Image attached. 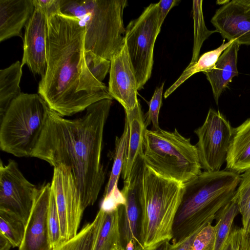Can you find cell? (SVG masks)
<instances>
[{
	"mask_svg": "<svg viewBox=\"0 0 250 250\" xmlns=\"http://www.w3.org/2000/svg\"><path fill=\"white\" fill-rule=\"evenodd\" d=\"M85 27L62 12L47 17V67L38 94L50 109L62 116L83 111L93 104L113 98L108 88L97 80L85 58Z\"/></svg>",
	"mask_w": 250,
	"mask_h": 250,
	"instance_id": "cell-1",
	"label": "cell"
},
{
	"mask_svg": "<svg viewBox=\"0 0 250 250\" xmlns=\"http://www.w3.org/2000/svg\"><path fill=\"white\" fill-rule=\"evenodd\" d=\"M112 100L103 99L86 108L81 118L67 119L49 108L41 136L31 157L54 167L69 168L85 209L96 201L104 182L101 163L104 125Z\"/></svg>",
	"mask_w": 250,
	"mask_h": 250,
	"instance_id": "cell-2",
	"label": "cell"
},
{
	"mask_svg": "<svg viewBox=\"0 0 250 250\" xmlns=\"http://www.w3.org/2000/svg\"><path fill=\"white\" fill-rule=\"evenodd\" d=\"M240 180L239 173L229 170L204 171L184 184L171 244L182 242L212 223L219 210L231 200Z\"/></svg>",
	"mask_w": 250,
	"mask_h": 250,
	"instance_id": "cell-3",
	"label": "cell"
},
{
	"mask_svg": "<svg viewBox=\"0 0 250 250\" xmlns=\"http://www.w3.org/2000/svg\"><path fill=\"white\" fill-rule=\"evenodd\" d=\"M183 192V184L160 175L145 164L139 234L145 250H155L172 240Z\"/></svg>",
	"mask_w": 250,
	"mask_h": 250,
	"instance_id": "cell-4",
	"label": "cell"
},
{
	"mask_svg": "<svg viewBox=\"0 0 250 250\" xmlns=\"http://www.w3.org/2000/svg\"><path fill=\"white\" fill-rule=\"evenodd\" d=\"M143 155L145 164L155 172L183 184L202 172L196 146L176 128L173 132L146 129Z\"/></svg>",
	"mask_w": 250,
	"mask_h": 250,
	"instance_id": "cell-5",
	"label": "cell"
},
{
	"mask_svg": "<svg viewBox=\"0 0 250 250\" xmlns=\"http://www.w3.org/2000/svg\"><path fill=\"white\" fill-rule=\"evenodd\" d=\"M49 107L39 94L21 93L0 119V147L18 157H31Z\"/></svg>",
	"mask_w": 250,
	"mask_h": 250,
	"instance_id": "cell-6",
	"label": "cell"
},
{
	"mask_svg": "<svg viewBox=\"0 0 250 250\" xmlns=\"http://www.w3.org/2000/svg\"><path fill=\"white\" fill-rule=\"evenodd\" d=\"M87 14L81 21L85 27V49L110 61L125 43L123 12L126 0H83Z\"/></svg>",
	"mask_w": 250,
	"mask_h": 250,
	"instance_id": "cell-7",
	"label": "cell"
},
{
	"mask_svg": "<svg viewBox=\"0 0 250 250\" xmlns=\"http://www.w3.org/2000/svg\"><path fill=\"white\" fill-rule=\"evenodd\" d=\"M159 18L158 3H151L125 28V41L138 90L144 88L151 75L155 42L161 28Z\"/></svg>",
	"mask_w": 250,
	"mask_h": 250,
	"instance_id": "cell-8",
	"label": "cell"
},
{
	"mask_svg": "<svg viewBox=\"0 0 250 250\" xmlns=\"http://www.w3.org/2000/svg\"><path fill=\"white\" fill-rule=\"evenodd\" d=\"M234 131L229 122L218 110L209 108L204 124L194 130L195 145L201 168L205 171L220 170L226 161Z\"/></svg>",
	"mask_w": 250,
	"mask_h": 250,
	"instance_id": "cell-9",
	"label": "cell"
},
{
	"mask_svg": "<svg viewBox=\"0 0 250 250\" xmlns=\"http://www.w3.org/2000/svg\"><path fill=\"white\" fill-rule=\"evenodd\" d=\"M39 188L30 183L9 160L0 164V210L11 213L26 225Z\"/></svg>",
	"mask_w": 250,
	"mask_h": 250,
	"instance_id": "cell-10",
	"label": "cell"
},
{
	"mask_svg": "<svg viewBox=\"0 0 250 250\" xmlns=\"http://www.w3.org/2000/svg\"><path fill=\"white\" fill-rule=\"evenodd\" d=\"M145 163L143 153L137 157L129 179L124 181L121 192L125 203L121 217V237L125 245L130 241L143 246L139 240L140 198L143 192V174Z\"/></svg>",
	"mask_w": 250,
	"mask_h": 250,
	"instance_id": "cell-11",
	"label": "cell"
},
{
	"mask_svg": "<svg viewBox=\"0 0 250 250\" xmlns=\"http://www.w3.org/2000/svg\"><path fill=\"white\" fill-rule=\"evenodd\" d=\"M33 13L24 26L21 65L42 77L47 67L46 37L47 17L38 0H33Z\"/></svg>",
	"mask_w": 250,
	"mask_h": 250,
	"instance_id": "cell-12",
	"label": "cell"
},
{
	"mask_svg": "<svg viewBox=\"0 0 250 250\" xmlns=\"http://www.w3.org/2000/svg\"><path fill=\"white\" fill-rule=\"evenodd\" d=\"M108 91L125 110L133 109L138 102L137 82L125 42L110 60Z\"/></svg>",
	"mask_w": 250,
	"mask_h": 250,
	"instance_id": "cell-13",
	"label": "cell"
},
{
	"mask_svg": "<svg viewBox=\"0 0 250 250\" xmlns=\"http://www.w3.org/2000/svg\"><path fill=\"white\" fill-rule=\"evenodd\" d=\"M211 22L228 42L250 45V6L239 0H229L216 11Z\"/></svg>",
	"mask_w": 250,
	"mask_h": 250,
	"instance_id": "cell-14",
	"label": "cell"
},
{
	"mask_svg": "<svg viewBox=\"0 0 250 250\" xmlns=\"http://www.w3.org/2000/svg\"><path fill=\"white\" fill-rule=\"evenodd\" d=\"M51 190L49 183L39 188L19 250H52L49 243L47 219Z\"/></svg>",
	"mask_w": 250,
	"mask_h": 250,
	"instance_id": "cell-15",
	"label": "cell"
},
{
	"mask_svg": "<svg viewBox=\"0 0 250 250\" xmlns=\"http://www.w3.org/2000/svg\"><path fill=\"white\" fill-rule=\"evenodd\" d=\"M52 178L59 184L63 194L67 210L68 241L78 233L85 209L74 177L69 168L63 166L54 167Z\"/></svg>",
	"mask_w": 250,
	"mask_h": 250,
	"instance_id": "cell-16",
	"label": "cell"
},
{
	"mask_svg": "<svg viewBox=\"0 0 250 250\" xmlns=\"http://www.w3.org/2000/svg\"><path fill=\"white\" fill-rule=\"evenodd\" d=\"M33 0H0V42L21 37V29L31 17Z\"/></svg>",
	"mask_w": 250,
	"mask_h": 250,
	"instance_id": "cell-17",
	"label": "cell"
},
{
	"mask_svg": "<svg viewBox=\"0 0 250 250\" xmlns=\"http://www.w3.org/2000/svg\"><path fill=\"white\" fill-rule=\"evenodd\" d=\"M240 45L234 41L221 54L215 67L204 73L210 84L217 105L221 95L228 84L233 77L238 75L237 62Z\"/></svg>",
	"mask_w": 250,
	"mask_h": 250,
	"instance_id": "cell-18",
	"label": "cell"
},
{
	"mask_svg": "<svg viewBox=\"0 0 250 250\" xmlns=\"http://www.w3.org/2000/svg\"><path fill=\"white\" fill-rule=\"evenodd\" d=\"M125 111V118L128 125L129 134L127 152L122 175L124 181H127L137 157L143 152V142L147 127L139 101L133 109Z\"/></svg>",
	"mask_w": 250,
	"mask_h": 250,
	"instance_id": "cell-19",
	"label": "cell"
},
{
	"mask_svg": "<svg viewBox=\"0 0 250 250\" xmlns=\"http://www.w3.org/2000/svg\"><path fill=\"white\" fill-rule=\"evenodd\" d=\"M226 162L227 170L239 174L250 169V118L234 128Z\"/></svg>",
	"mask_w": 250,
	"mask_h": 250,
	"instance_id": "cell-20",
	"label": "cell"
},
{
	"mask_svg": "<svg viewBox=\"0 0 250 250\" xmlns=\"http://www.w3.org/2000/svg\"><path fill=\"white\" fill-rule=\"evenodd\" d=\"M123 207L111 212L100 209L101 218L93 250H115L122 246L121 217Z\"/></svg>",
	"mask_w": 250,
	"mask_h": 250,
	"instance_id": "cell-21",
	"label": "cell"
},
{
	"mask_svg": "<svg viewBox=\"0 0 250 250\" xmlns=\"http://www.w3.org/2000/svg\"><path fill=\"white\" fill-rule=\"evenodd\" d=\"M22 67L21 62L17 61L0 70V119L12 101L21 93L20 83Z\"/></svg>",
	"mask_w": 250,
	"mask_h": 250,
	"instance_id": "cell-22",
	"label": "cell"
},
{
	"mask_svg": "<svg viewBox=\"0 0 250 250\" xmlns=\"http://www.w3.org/2000/svg\"><path fill=\"white\" fill-rule=\"evenodd\" d=\"M234 41H230L223 43L215 49L207 52L202 55L197 62L188 66L182 73L177 81L165 92L164 98H167L186 80L193 75L200 72L204 73L212 70L223 51Z\"/></svg>",
	"mask_w": 250,
	"mask_h": 250,
	"instance_id": "cell-23",
	"label": "cell"
},
{
	"mask_svg": "<svg viewBox=\"0 0 250 250\" xmlns=\"http://www.w3.org/2000/svg\"><path fill=\"white\" fill-rule=\"evenodd\" d=\"M231 200L237 204L241 215L242 240L250 242V169L241 175L238 187Z\"/></svg>",
	"mask_w": 250,
	"mask_h": 250,
	"instance_id": "cell-24",
	"label": "cell"
},
{
	"mask_svg": "<svg viewBox=\"0 0 250 250\" xmlns=\"http://www.w3.org/2000/svg\"><path fill=\"white\" fill-rule=\"evenodd\" d=\"M129 127L128 122L125 118L124 129L122 135L116 136L115 142V152L113 164L109 178L104 193V197L109 195L114 189L118 188L119 177L125 164L128 139Z\"/></svg>",
	"mask_w": 250,
	"mask_h": 250,
	"instance_id": "cell-25",
	"label": "cell"
},
{
	"mask_svg": "<svg viewBox=\"0 0 250 250\" xmlns=\"http://www.w3.org/2000/svg\"><path fill=\"white\" fill-rule=\"evenodd\" d=\"M239 213L237 204L231 200L221 208L215 216V244L213 250H222L232 228L235 217Z\"/></svg>",
	"mask_w": 250,
	"mask_h": 250,
	"instance_id": "cell-26",
	"label": "cell"
},
{
	"mask_svg": "<svg viewBox=\"0 0 250 250\" xmlns=\"http://www.w3.org/2000/svg\"><path fill=\"white\" fill-rule=\"evenodd\" d=\"M100 217V213L98 212L92 223L84 225L74 237L53 250H93Z\"/></svg>",
	"mask_w": 250,
	"mask_h": 250,
	"instance_id": "cell-27",
	"label": "cell"
},
{
	"mask_svg": "<svg viewBox=\"0 0 250 250\" xmlns=\"http://www.w3.org/2000/svg\"><path fill=\"white\" fill-rule=\"evenodd\" d=\"M25 224L14 215L0 210V235L6 238L12 247H20L24 237Z\"/></svg>",
	"mask_w": 250,
	"mask_h": 250,
	"instance_id": "cell-28",
	"label": "cell"
},
{
	"mask_svg": "<svg viewBox=\"0 0 250 250\" xmlns=\"http://www.w3.org/2000/svg\"><path fill=\"white\" fill-rule=\"evenodd\" d=\"M192 2L194 42L192 57L189 65H191L197 62L203 42L211 34L216 32L215 30H208L205 25L202 9L203 0H193Z\"/></svg>",
	"mask_w": 250,
	"mask_h": 250,
	"instance_id": "cell-29",
	"label": "cell"
},
{
	"mask_svg": "<svg viewBox=\"0 0 250 250\" xmlns=\"http://www.w3.org/2000/svg\"><path fill=\"white\" fill-rule=\"evenodd\" d=\"M47 219L49 243L50 247L53 250L61 245V229L60 218L55 197L52 189Z\"/></svg>",
	"mask_w": 250,
	"mask_h": 250,
	"instance_id": "cell-30",
	"label": "cell"
},
{
	"mask_svg": "<svg viewBox=\"0 0 250 250\" xmlns=\"http://www.w3.org/2000/svg\"><path fill=\"white\" fill-rule=\"evenodd\" d=\"M215 239V227L209 222L195 235L189 250H213Z\"/></svg>",
	"mask_w": 250,
	"mask_h": 250,
	"instance_id": "cell-31",
	"label": "cell"
},
{
	"mask_svg": "<svg viewBox=\"0 0 250 250\" xmlns=\"http://www.w3.org/2000/svg\"><path fill=\"white\" fill-rule=\"evenodd\" d=\"M85 58L91 73L97 80L103 82L110 70V61L102 58L91 51H85Z\"/></svg>",
	"mask_w": 250,
	"mask_h": 250,
	"instance_id": "cell-32",
	"label": "cell"
},
{
	"mask_svg": "<svg viewBox=\"0 0 250 250\" xmlns=\"http://www.w3.org/2000/svg\"><path fill=\"white\" fill-rule=\"evenodd\" d=\"M165 83L161 86L157 87L149 103V109L146 113L145 124L147 127L152 124V130L161 129L159 124V115L162 104V94Z\"/></svg>",
	"mask_w": 250,
	"mask_h": 250,
	"instance_id": "cell-33",
	"label": "cell"
},
{
	"mask_svg": "<svg viewBox=\"0 0 250 250\" xmlns=\"http://www.w3.org/2000/svg\"><path fill=\"white\" fill-rule=\"evenodd\" d=\"M242 228L232 227L222 250H242Z\"/></svg>",
	"mask_w": 250,
	"mask_h": 250,
	"instance_id": "cell-34",
	"label": "cell"
},
{
	"mask_svg": "<svg viewBox=\"0 0 250 250\" xmlns=\"http://www.w3.org/2000/svg\"><path fill=\"white\" fill-rule=\"evenodd\" d=\"M179 0H161L158 3L159 23L162 25L169 11L174 6L178 4Z\"/></svg>",
	"mask_w": 250,
	"mask_h": 250,
	"instance_id": "cell-35",
	"label": "cell"
},
{
	"mask_svg": "<svg viewBox=\"0 0 250 250\" xmlns=\"http://www.w3.org/2000/svg\"><path fill=\"white\" fill-rule=\"evenodd\" d=\"M38 1L47 17L52 14L61 12L60 0H38Z\"/></svg>",
	"mask_w": 250,
	"mask_h": 250,
	"instance_id": "cell-36",
	"label": "cell"
},
{
	"mask_svg": "<svg viewBox=\"0 0 250 250\" xmlns=\"http://www.w3.org/2000/svg\"><path fill=\"white\" fill-rule=\"evenodd\" d=\"M200 230L194 233L187 239L178 244L175 245L170 244L169 250H189L195 235Z\"/></svg>",
	"mask_w": 250,
	"mask_h": 250,
	"instance_id": "cell-37",
	"label": "cell"
},
{
	"mask_svg": "<svg viewBox=\"0 0 250 250\" xmlns=\"http://www.w3.org/2000/svg\"><path fill=\"white\" fill-rule=\"evenodd\" d=\"M12 247L10 243L4 237L0 235V250H9Z\"/></svg>",
	"mask_w": 250,
	"mask_h": 250,
	"instance_id": "cell-38",
	"label": "cell"
},
{
	"mask_svg": "<svg viewBox=\"0 0 250 250\" xmlns=\"http://www.w3.org/2000/svg\"><path fill=\"white\" fill-rule=\"evenodd\" d=\"M170 245V243L169 242H166L155 250H169Z\"/></svg>",
	"mask_w": 250,
	"mask_h": 250,
	"instance_id": "cell-39",
	"label": "cell"
},
{
	"mask_svg": "<svg viewBox=\"0 0 250 250\" xmlns=\"http://www.w3.org/2000/svg\"><path fill=\"white\" fill-rule=\"evenodd\" d=\"M239 1L244 4L250 6V0H239Z\"/></svg>",
	"mask_w": 250,
	"mask_h": 250,
	"instance_id": "cell-40",
	"label": "cell"
},
{
	"mask_svg": "<svg viewBox=\"0 0 250 250\" xmlns=\"http://www.w3.org/2000/svg\"><path fill=\"white\" fill-rule=\"evenodd\" d=\"M229 0H218L217 1V3L218 4H223V5H224L225 4H226L227 3H228Z\"/></svg>",
	"mask_w": 250,
	"mask_h": 250,
	"instance_id": "cell-41",
	"label": "cell"
},
{
	"mask_svg": "<svg viewBox=\"0 0 250 250\" xmlns=\"http://www.w3.org/2000/svg\"><path fill=\"white\" fill-rule=\"evenodd\" d=\"M115 250H125V249L122 246L117 248Z\"/></svg>",
	"mask_w": 250,
	"mask_h": 250,
	"instance_id": "cell-42",
	"label": "cell"
}]
</instances>
